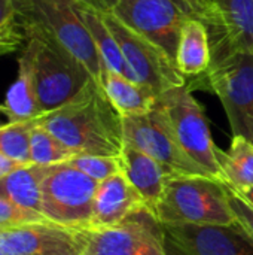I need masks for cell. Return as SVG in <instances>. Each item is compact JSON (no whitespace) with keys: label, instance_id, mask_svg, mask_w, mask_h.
<instances>
[{"label":"cell","instance_id":"cell-1","mask_svg":"<svg viewBox=\"0 0 253 255\" xmlns=\"http://www.w3.org/2000/svg\"><path fill=\"white\" fill-rule=\"evenodd\" d=\"M36 121L75 154L119 157L124 142L122 117L94 81L73 100Z\"/></svg>","mask_w":253,"mask_h":255},{"label":"cell","instance_id":"cell-2","mask_svg":"<svg viewBox=\"0 0 253 255\" xmlns=\"http://www.w3.org/2000/svg\"><path fill=\"white\" fill-rule=\"evenodd\" d=\"M13 22L25 40L39 37L63 46L100 84L103 63L81 16L79 0H15Z\"/></svg>","mask_w":253,"mask_h":255},{"label":"cell","instance_id":"cell-3","mask_svg":"<svg viewBox=\"0 0 253 255\" xmlns=\"http://www.w3.org/2000/svg\"><path fill=\"white\" fill-rule=\"evenodd\" d=\"M161 224L230 226L237 223L228 200L227 184L203 176H170L155 209Z\"/></svg>","mask_w":253,"mask_h":255},{"label":"cell","instance_id":"cell-4","mask_svg":"<svg viewBox=\"0 0 253 255\" xmlns=\"http://www.w3.org/2000/svg\"><path fill=\"white\" fill-rule=\"evenodd\" d=\"M212 64L197 81L218 96L228 117L233 136L253 143V52L210 42Z\"/></svg>","mask_w":253,"mask_h":255},{"label":"cell","instance_id":"cell-5","mask_svg":"<svg viewBox=\"0 0 253 255\" xmlns=\"http://www.w3.org/2000/svg\"><path fill=\"white\" fill-rule=\"evenodd\" d=\"M97 187V181L67 161L45 166L40 182L43 217L72 230H89Z\"/></svg>","mask_w":253,"mask_h":255},{"label":"cell","instance_id":"cell-6","mask_svg":"<svg viewBox=\"0 0 253 255\" xmlns=\"http://www.w3.org/2000/svg\"><path fill=\"white\" fill-rule=\"evenodd\" d=\"M27 42L33 48V75L42 114L69 103L95 81L63 46L39 37H28Z\"/></svg>","mask_w":253,"mask_h":255},{"label":"cell","instance_id":"cell-7","mask_svg":"<svg viewBox=\"0 0 253 255\" xmlns=\"http://www.w3.org/2000/svg\"><path fill=\"white\" fill-rule=\"evenodd\" d=\"M157 105L166 112L183 151L209 176L225 182L219 163V148L212 139L204 109L192 96L191 87H176L160 94Z\"/></svg>","mask_w":253,"mask_h":255},{"label":"cell","instance_id":"cell-8","mask_svg":"<svg viewBox=\"0 0 253 255\" xmlns=\"http://www.w3.org/2000/svg\"><path fill=\"white\" fill-rule=\"evenodd\" d=\"M101 13L139 82L148 85L158 96L186 85V78L177 69L174 58L161 46L130 28L112 10H101Z\"/></svg>","mask_w":253,"mask_h":255},{"label":"cell","instance_id":"cell-9","mask_svg":"<svg viewBox=\"0 0 253 255\" xmlns=\"http://www.w3.org/2000/svg\"><path fill=\"white\" fill-rule=\"evenodd\" d=\"M124 142L143 151L158 161L169 176H209L180 146L166 112L157 105L154 111L140 117L122 118ZM212 178V176H209Z\"/></svg>","mask_w":253,"mask_h":255},{"label":"cell","instance_id":"cell-10","mask_svg":"<svg viewBox=\"0 0 253 255\" xmlns=\"http://www.w3.org/2000/svg\"><path fill=\"white\" fill-rule=\"evenodd\" d=\"M82 255H169L163 224L146 208L121 224L86 230Z\"/></svg>","mask_w":253,"mask_h":255},{"label":"cell","instance_id":"cell-11","mask_svg":"<svg viewBox=\"0 0 253 255\" xmlns=\"http://www.w3.org/2000/svg\"><path fill=\"white\" fill-rule=\"evenodd\" d=\"M124 24L176 58L180 31L189 13L173 0H118L110 9ZM176 61V60H174Z\"/></svg>","mask_w":253,"mask_h":255},{"label":"cell","instance_id":"cell-12","mask_svg":"<svg viewBox=\"0 0 253 255\" xmlns=\"http://www.w3.org/2000/svg\"><path fill=\"white\" fill-rule=\"evenodd\" d=\"M174 255H253V238L237 223L230 226L163 224Z\"/></svg>","mask_w":253,"mask_h":255},{"label":"cell","instance_id":"cell-13","mask_svg":"<svg viewBox=\"0 0 253 255\" xmlns=\"http://www.w3.org/2000/svg\"><path fill=\"white\" fill-rule=\"evenodd\" d=\"M85 233L51 221L0 229V255H82Z\"/></svg>","mask_w":253,"mask_h":255},{"label":"cell","instance_id":"cell-14","mask_svg":"<svg viewBox=\"0 0 253 255\" xmlns=\"http://www.w3.org/2000/svg\"><path fill=\"white\" fill-rule=\"evenodd\" d=\"M143 208L146 206L136 188L127 181L122 172L116 173L98 182L89 230L115 227Z\"/></svg>","mask_w":253,"mask_h":255},{"label":"cell","instance_id":"cell-15","mask_svg":"<svg viewBox=\"0 0 253 255\" xmlns=\"http://www.w3.org/2000/svg\"><path fill=\"white\" fill-rule=\"evenodd\" d=\"M122 173L140 194L145 206L155 215L163 197L166 182L170 178L166 169L143 151L125 143L121 152Z\"/></svg>","mask_w":253,"mask_h":255},{"label":"cell","instance_id":"cell-16","mask_svg":"<svg viewBox=\"0 0 253 255\" xmlns=\"http://www.w3.org/2000/svg\"><path fill=\"white\" fill-rule=\"evenodd\" d=\"M218 24L209 28L212 42L253 52V0H215Z\"/></svg>","mask_w":253,"mask_h":255},{"label":"cell","instance_id":"cell-17","mask_svg":"<svg viewBox=\"0 0 253 255\" xmlns=\"http://www.w3.org/2000/svg\"><path fill=\"white\" fill-rule=\"evenodd\" d=\"M100 85L112 106L122 118L146 115L157 108L158 94L154 90L106 67L101 70Z\"/></svg>","mask_w":253,"mask_h":255},{"label":"cell","instance_id":"cell-18","mask_svg":"<svg viewBox=\"0 0 253 255\" xmlns=\"http://www.w3.org/2000/svg\"><path fill=\"white\" fill-rule=\"evenodd\" d=\"M3 114L10 123L31 121L43 115L33 75V48L27 40L18 60V76L4 97Z\"/></svg>","mask_w":253,"mask_h":255},{"label":"cell","instance_id":"cell-19","mask_svg":"<svg viewBox=\"0 0 253 255\" xmlns=\"http://www.w3.org/2000/svg\"><path fill=\"white\" fill-rule=\"evenodd\" d=\"M176 66L185 78L204 75L212 64L210 36L206 24L191 16L182 27L176 51Z\"/></svg>","mask_w":253,"mask_h":255},{"label":"cell","instance_id":"cell-20","mask_svg":"<svg viewBox=\"0 0 253 255\" xmlns=\"http://www.w3.org/2000/svg\"><path fill=\"white\" fill-rule=\"evenodd\" d=\"M79 12H81V16H82L94 43H95V48L101 58L103 67H106L115 73H119L131 81H137L134 72L131 70V67L128 66V63L124 57V52H122L118 40L109 30V27L106 25L101 10L86 1H79Z\"/></svg>","mask_w":253,"mask_h":255},{"label":"cell","instance_id":"cell-21","mask_svg":"<svg viewBox=\"0 0 253 255\" xmlns=\"http://www.w3.org/2000/svg\"><path fill=\"white\" fill-rule=\"evenodd\" d=\"M45 166L22 164L9 175L0 178V196L28 211L42 214L40 182ZM43 215V214H42Z\"/></svg>","mask_w":253,"mask_h":255},{"label":"cell","instance_id":"cell-22","mask_svg":"<svg viewBox=\"0 0 253 255\" xmlns=\"http://www.w3.org/2000/svg\"><path fill=\"white\" fill-rule=\"evenodd\" d=\"M219 163L225 184L236 191L253 188V143L242 136H233L230 151L219 149Z\"/></svg>","mask_w":253,"mask_h":255},{"label":"cell","instance_id":"cell-23","mask_svg":"<svg viewBox=\"0 0 253 255\" xmlns=\"http://www.w3.org/2000/svg\"><path fill=\"white\" fill-rule=\"evenodd\" d=\"M76 155L69 146H66L58 137H55L49 130L33 120V127L30 133V158L31 163L40 166H51L69 161Z\"/></svg>","mask_w":253,"mask_h":255},{"label":"cell","instance_id":"cell-24","mask_svg":"<svg viewBox=\"0 0 253 255\" xmlns=\"http://www.w3.org/2000/svg\"><path fill=\"white\" fill-rule=\"evenodd\" d=\"M33 127L31 121H13L0 127V154L30 164V133Z\"/></svg>","mask_w":253,"mask_h":255},{"label":"cell","instance_id":"cell-25","mask_svg":"<svg viewBox=\"0 0 253 255\" xmlns=\"http://www.w3.org/2000/svg\"><path fill=\"white\" fill-rule=\"evenodd\" d=\"M67 163L97 182H101V181L122 172L121 155L109 157V155L76 154Z\"/></svg>","mask_w":253,"mask_h":255},{"label":"cell","instance_id":"cell-26","mask_svg":"<svg viewBox=\"0 0 253 255\" xmlns=\"http://www.w3.org/2000/svg\"><path fill=\"white\" fill-rule=\"evenodd\" d=\"M46 221L48 220L42 214L16 206L15 203L0 196V229H9L16 226L31 224V223H46Z\"/></svg>","mask_w":253,"mask_h":255},{"label":"cell","instance_id":"cell-27","mask_svg":"<svg viewBox=\"0 0 253 255\" xmlns=\"http://www.w3.org/2000/svg\"><path fill=\"white\" fill-rule=\"evenodd\" d=\"M227 191H228V200L231 209L239 224L253 238V208L228 184H227Z\"/></svg>","mask_w":253,"mask_h":255},{"label":"cell","instance_id":"cell-28","mask_svg":"<svg viewBox=\"0 0 253 255\" xmlns=\"http://www.w3.org/2000/svg\"><path fill=\"white\" fill-rule=\"evenodd\" d=\"M195 18L201 19L206 27L218 24V7L215 0H185Z\"/></svg>","mask_w":253,"mask_h":255},{"label":"cell","instance_id":"cell-29","mask_svg":"<svg viewBox=\"0 0 253 255\" xmlns=\"http://www.w3.org/2000/svg\"><path fill=\"white\" fill-rule=\"evenodd\" d=\"M24 36L21 34V31L16 28L15 22L9 27H4V28H0V45H4V46H9L12 49H16L19 48V45L24 42Z\"/></svg>","mask_w":253,"mask_h":255},{"label":"cell","instance_id":"cell-30","mask_svg":"<svg viewBox=\"0 0 253 255\" xmlns=\"http://www.w3.org/2000/svg\"><path fill=\"white\" fill-rule=\"evenodd\" d=\"M15 19V0H0V28L9 27Z\"/></svg>","mask_w":253,"mask_h":255},{"label":"cell","instance_id":"cell-31","mask_svg":"<svg viewBox=\"0 0 253 255\" xmlns=\"http://www.w3.org/2000/svg\"><path fill=\"white\" fill-rule=\"evenodd\" d=\"M19 166H22V163L19 161H15L3 154H0V178L9 175L10 172H13L15 169H18Z\"/></svg>","mask_w":253,"mask_h":255},{"label":"cell","instance_id":"cell-32","mask_svg":"<svg viewBox=\"0 0 253 255\" xmlns=\"http://www.w3.org/2000/svg\"><path fill=\"white\" fill-rule=\"evenodd\" d=\"M86 3L92 4L100 10H110L118 3V0H86Z\"/></svg>","mask_w":253,"mask_h":255},{"label":"cell","instance_id":"cell-33","mask_svg":"<svg viewBox=\"0 0 253 255\" xmlns=\"http://www.w3.org/2000/svg\"><path fill=\"white\" fill-rule=\"evenodd\" d=\"M251 206L253 208V188H248V190H245V191H237Z\"/></svg>","mask_w":253,"mask_h":255},{"label":"cell","instance_id":"cell-34","mask_svg":"<svg viewBox=\"0 0 253 255\" xmlns=\"http://www.w3.org/2000/svg\"><path fill=\"white\" fill-rule=\"evenodd\" d=\"M173 1H176V3H177V4H179V6H180V7H182L183 10H185V12H186V13H189L191 16H194V13H192L191 7L188 6V3H186L185 0H173Z\"/></svg>","mask_w":253,"mask_h":255},{"label":"cell","instance_id":"cell-35","mask_svg":"<svg viewBox=\"0 0 253 255\" xmlns=\"http://www.w3.org/2000/svg\"><path fill=\"white\" fill-rule=\"evenodd\" d=\"M12 51H15V49H12L9 46H4V45H0V55L1 54H6V52H12Z\"/></svg>","mask_w":253,"mask_h":255},{"label":"cell","instance_id":"cell-36","mask_svg":"<svg viewBox=\"0 0 253 255\" xmlns=\"http://www.w3.org/2000/svg\"><path fill=\"white\" fill-rule=\"evenodd\" d=\"M0 112H3V105H0ZM1 126H4V124H0V127Z\"/></svg>","mask_w":253,"mask_h":255},{"label":"cell","instance_id":"cell-37","mask_svg":"<svg viewBox=\"0 0 253 255\" xmlns=\"http://www.w3.org/2000/svg\"><path fill=\"white\" fill-rule=\"evenodd\" d=\"M79 1H86V0H79Z\"/></svg>","mask_w":253,"mask_h":255}]
</instances>
